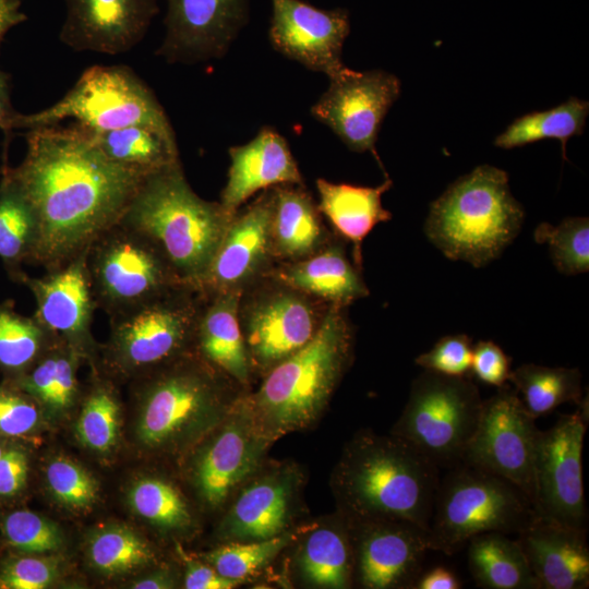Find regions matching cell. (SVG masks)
I'll list each match as a JSON object with an SVG mask.
<instances>
[{
	"mask_svg": "<svg viewBox=\"0 0 589 589\" xmlns=\"http://www.w3.org/2000/svg\"><path fill=\"white\" fill-rule=\"evenodd\" d=\"M524 219L525 211L512 195L508 173L481 165L431 203L424 232L449 260L479 268L503 253L518 236Z\"/></svg>",
	"mask_w": 589,
	"mask_h": 589,
	"instance_id": "cell-5",
	"label": "cell"
},
{
	"mask_svg": "<svg viewBox=\"0 0 589 589\" xmlns=\"http://www.w3.org/2000/svg\"><path fill=\"white\" fill-rule=\"evenodd\" d=\"M269 39L284 56L329 80L348 74L341 60L344 43L350 33L347 10L318 9L302 0H271Z\"/></svg>",
	"mask_w": 589,
	"mask_h": 589,
	"instance_id": "cell-16",
	"label": "cell"
},
{
	"mask_svg": "<svg viewBox=\"0 0 589 589\" xmlns=\"http://www.w3.org/2000/svg\"><path fill=\"white\" fill-rule=\"evenodd\" d=\"M468 565L478 587L485 589H539L516 539L486 532L468 543Z\"/></svg>",
	"mask_w": 589,
	"mask_h": 589,
	"instance_id": "cell-31",
	"label": "cell"
},
{
	"mask_svg": "<svg viewBox=\"0 0 589 589\" xmlns=\"http://www.w3.org/2000/svg\"><path fill=\"white\" fill-rule=\"evenodd\" d=\"M81 358L59 339L28 371L9 381L51 412L61 413L73 405L79 394L76 369Z\"/></svg>",
	"mask_w": 589,
	"mask_h": 589,
	"instance_id": "cell-32",
	"label": "cell"
},
{
	"mask_svg": "<svg viewBox=\"0 0 589 589\" xmlns=\"http://www.w3.org/2000/svg\"><path fill=\"white\" fill-rule=\"evenodd\" d=\"M346 308L329 304L314 337L271 368L245 400L266 438L306 426L326 406L352 357L353 329Z\"/></svg>",
	"mask_w": 589,
	"mask_h": 589,
	"instance_id": "cell-3",
	"label": "cell"
},
{
	"mask_svg": "<svg viewBox=\"0 0 589 589\" xmlns=\"http://www.w3.org/2000/svg\"><path fill=\"white\" fill-rule=\"evenodd\" d=\"M173 586L175 581L169 573L157 572L133 582L131 587L135 589H167Z\"/></svg>",
	"mask_w": 589,
	"mask_h": 589,
	"instance_id": "cell-54",
	"label": "cell"
},
{
	"mask_svg": "<svg viewBox=\"0 0 589 589\" xmlns=\"http://www.w3.org/2000/svg\"><path fill=\"white\" fill-rule=\"evenodd\" d=\"M182 557L185 558L184 587L187 589H230L240 584L223 577L213 567L190 560L184 554Z\"/></svg>",
	"mask_w": 589,
	"mask_h": 589,
	"instance_id": "cell-50",
	"label": "cell"
},
{
	"mask_svg": "<svg viewBox=\"0 0 589 589\" xmlns=\"http://www.w3.org/2000/svg\"><path fill=\"white\" fill-rule=\"evenodd\" d=\"M65 119H74L75 124L96 132L133 124L173 131L153 91L125 65L88 68L52 106L22 113L20 129L56 125Z\"/></svg>",
	"mask_w": 589,
	"mask_h": 589,
	"instance_id": "cell-9",
	"label": "cell"
},
{
	"mask_svg": "<svg viewBox=\"0 0 589 589\" xmlns=\"http://www.w3.org/2000/svg\"><path fill=\"white\" fill-rule=\"evenodd\" d=\"M265 276L327 304L347 306L369 294L360 269L351 264L338 241L329 240L302 260L279 262Z\"/></svg>",
	"mask_w": 589,
	"mask_h": 589,
	"instance_id": "cell-25",
	"label": "cell"
},
{
	"mask_svg": "<svg viewBox=\"0 0 589 589\" xmlns=\"http://www.w3.org/2000/svg\"><path fill=\"white\" fill-rule=\"evenodd\" d=\"M540 430L514 388L505 384L483 400L461 464L505 478L533 498V465ZM533 505V504H532Z\"/></svg>",
	"mask_w": 589,
	"mask_h": 589,
	"instance_id": "cell-14",
	"label": "cell"
},
{
	"mask_svg": "<svg viewBox=\"0 0 589 589\" xmlns=\"http://www.w3.org/2000/svg\"><path fill=\"white\" fill-rule=\"evenodd\" d=\"M21 117L11 104L9 75L0 70V129L7 139L14 129H20Z\"/></svg>",
	"mask_w": 589,
	"mask_h": 589,
	"instance_id": "cell-51",
	"label": "cell"
},
{
	"mask_svg": "<svg viewBox=\"0 0 589 589\" xmlns=\"http://www.w3.org/2000/svg\"><path fill=\"white\" fill-rule=\"evenodd\" d=\"M472 347L471 338L465 334L444 336L429 351L419 354L414 362L440 374L469 376Z\"/></svg>",
	"mask_w": 589,
	"mask_h": 589,
	"instance_id": "cell-46",
	"label": "cell"
},
{
	"mask_svg": "<svg viewBox=\"0 0 589 589\" xmlns=\"http://www.w3.org/2000/svg\"><path fill=\"white\" fill-rule=\"evenodd\" d=\"M588 113V100L569 97L554 108L517 118L495 137L494 145L510 149L540 140L555 139L561 142L563 159L567 160L566 144L570 137L582 134Z\"/></svg>",
	"mask_w": 589,
	"mask_h": 589,
	"instance_id": "cell-35",
	"label": "cell"
},
{
	"mask_svg": "<svg viewBox=\"0 0 589 589\" xmlns=\"http://www.w3.org/2000/svg\"><path fill=\"white\" fill-rule=\"evenodd\" d=\"M440 468L404 440L363 434L349 446L338 484L354 519H396L429 532Z\"/></svg>",
	"mask_w": 589,
	"mask_h": 589,
	"instance_id": "cell-4",
	"label": "cell"
},
{
	"mask_svg": "<svg viewBox=\"0 0 589 589\" xmlns=\"http://www.w3.org/2000/svg\"><path fill=\"white\" fill-rule=\"evenodd\" d=\"M232 217L192 190L179 161L145 177L119 221L153 241L197 289Z\"/></svg>",
	"mask_w": 589,
	"mask_h": 589,
	"instance_id": "cell-2",
	"label": "cell"
},
{
	"mask_svg": "<svg viewBox=\"0 0 589 589\" xmlns=\"http://www.w3.org/2000/svg\"><path fill=\"white\" fill-rule=\"evenodd\" d=\"M292 533L251 542H232L205 555V560L223 577L241 582L271 562L291 540Z\"/></svg>",
	"mask_w": 589,
	"mask_h": 589,
	"instance_id": "cell-42",
	"label": "cell"
},
{
	"mask_svg": "<svg viewBox=\"0 0 589 589\" xmlns=\"http://www.w3.org/2000/svg\"><path fill=\"white\" fill-rule=\"evenodd\" d=\"M1 532L5 543L23 554L57 552L63 544L61 531L52 521L27 509L9 513Z\"/></svg>",
	"mask_w": 589,
	"mask_h": 589,
	"instance_id": "cell-43",
	"label": "cell"
},
{
	"mask_svg": "<svg viewBox=\"0 0 589 589\" xmlns=\"http://www.w3.org/2000/svg\"><path fill=\"white\" fill-rule=\"evenodd\" d=\"M87 251L63 267L39 278L25 276L22 284L36 301L34 316L58 339L77 351L82 358L95 350L92 323L96 305L88 272Z\"/></svg>",
	"mask_w": 589,
	"mask_h": 589,
	"instance_id": "cell-20",
	"label": "cell"
},
{
	"mask_svg": "<svg viewBox=\"0 0 589 589\" xmlns=\"http://www.w3.org/2000/svg\"><path fill=\"white\" fill-rule=\"evenodd\" d=\"M561 414L538 436L533 465L532 504L538 518L587 530L582 482V447L587 428V405Z\"/></svg>",
	"mask_w": 589,
	"mask_h": 589,
	"instance_id": "cell-13",
	"label": "cell"
},
{
	"mask_svg": "<svg viewBox=\"0 0 589 589\" xmlns=\"http://www.w3.org/2000/svg\"><path fill=\"white\" fill-rule=\"evenodd\" d=\"M87 558L105 575L137 570L155 560L148 543L132 529L113 525L96 531L87 543Z\"/></svg>",
	"mask_w": 589,
	"mask_h": 589,
	"instance_id": "cell-38",
	"label": "cell"
},
{
	"mask_svg": "<svg viewBox=\"0 0 589 589\" xmlns=\"http://www.w3.org/2000/svg\"><path fill=\"white\" fill-rule=\"evenodd\" d=\"M4 448H5V446L0 442V456L3 453Z\"/></svg>",
	"mask_w": 589,
	"mask_h": 589,
	"instance_id": "cell-55",
	"label": "cell"
},
{
	"mask_svg": "<svg viewBox=\"0 0 589 589\" xmlns=\"http://www.w3.org/2000/svg\"><path fill=\"white\" fill-rule=\"evenodd\" d=\"M508 382L534 419L566 402L579 405L582 399L581 373L577 368L525 363L510 371Z\"/></svg>",
	"mask_w": 589,
	"mask_h": 589,
	"instance_id": "cell-34",
	"label": "cell"
},
{
	"mask_svg": "<svg viewBox=\"0 0 589 589\" xmlns=\"http://www.w3.org/2000/svg\"><path fill=\"white\" fill-rule=\"evenodd\" d=\"M120 432V405L112 387L97 381L86 396L75 425L79 441L87 448L109 452Z\"/></svg>",
	"mask_w": 589,
	"mask_h": 589,
	"instance_id": "cell-39",
	"label": "cell"
},
{
	"mask_svg": "<svg viewBox=\"0 0 589 589\" xmlns=\"http://www.w3.org/2000/svg\"><path fill=\"white\" fill-rule=\"evenodd\" d=\"M86 267L96 309L108 316L187 285L153 241L120 221L89 245Z\"/></svg>",
	"mask_w": 589,
	"mask_h": 589,
	"instance_id": "cell-10",
	"label": "cell"
},
{
	"mask_svg": "<svg viewBox=\"0 0 589 589\" xmlns=\"http://www.w3.org/2000/svg\"><path fill=\"white\" fill-rule=\"evenodd\" d=\"M587 530L537 518L517 534L539 589L589 587Z\"/></svg>",
	"mask_w": 589,
	"mask_h": 589,
	"instance_id": "cell-23",
	"label": "cell"
},
{
	"mask_svg": "<svg viewBox=\"0 0 589 589\" xmlns=\"http://www.w3.org/2000/svg\"><path fill=\"white\" fill-rule=\"evenodd\" d=\"M228 180L220 195L224 209L233 216L260 190L279 184L303 185V179L287 141L264 127L244 145L229 149Z\"/></svg>",
	"mask_w": 589,
	"mask_h": 589,
	"instance_id": "cell-24",
	"label": "cell"
},
{
	"mask_svg": "<svg viewBox=\"0 0 589 589\" xmlns=\"http://www.w3.org/2000/svg\"><path fill=\"white\" fill-rule=\"evenodd\" d=\"M393 185L386 176L377 187H360L316 180L318 209L335 230L353 245L354 265L361 271V244L373 228L392 219V213L382 205V195Z\"/></svg>",
	"mask_w": 589,
	"mask_h": 589,
	"instance_id": "cell-28",
	"label": "cell"
},
{
	"mask_svg": "<svg viewBox=\"0 0 589 589\" xmlns=\"http://www.w3.org/2000/svg\"><path fill=\"white\" fill-rule=\"evenodd\" d=\"M23 161L1 172L23 192L36 216L32 264L63 267L117 224L142 178L109 160L77 124L28 130Z\"/></svg>",
	"mask_w": 589,
	"mask_h": 589,
	"instance_id": "cell-1",
	"label": "cell"
},
{
	"mask_svg": "<svg viewBox=\"0 0 589 589\" xmlns=\"http://www.w3.org/2000/svg\"><path fill=\"white\" fill-rule=\"evenodd\" d=\"M357 577L368 589L410 588L422 573L429 532L405 520L354 519Z\"/></svg>",
	"mask_w": 589,
	"mask_h": 589,
	"instance_id": "cell-19",
	"label": "cell"
},
{
	"mask_svg": "<svg viewBox=\"0 0 589 589\" xmlns=\"http://www.w3.org/2000/svg\"><path fill=\"white\" fill-rule=\"evenodd\" d=\"M482 404L479 388L469 376L424 370L411 383L408 401L393 428V435L410 444L440 469H450L462 461Z\"/></svg>",
	"mask_w": 589,
	"mask_h": 589,
	"instance_id": "cell-8",
	"label": "cell"
},
{
	"mask_svg": "<svg viewBox=\"0 0 589 589\" xmlns=\"http://www.w3.org/2000/svg\"><path fill=\"white\" fill-rule=\"evenodd\" d=\"M60 40L75 51L125 52L147 33L157 0H63Z\"/></svg>",
	"mask_w": 589,
	"mask_h": 589,
	"instance_id": "cell-21",
	"label": "cell"
},
{
	"mask_svg": "<svg viewBox=\"0 0 589 589\" xmlns=\"http://www.w3.org/2000/svg\"><path fill=\"white\" fill-rule=\"evenodd\" d=\"M534 240L548 244L556 269L567 276L589 269V219L566 217L558 225L541 223L534 230Z\"/></svg>",
	"mask_w": 589,
	"mask_h": 589,
	"instance_id": "cell-41",
	"label": "cell"
},
{
	"mask_svg": "<svg viewBox=\"0 0 589 589\" xmlns=\"http://www.w3.org/2000/svg\"><path fill=\"white\" fill-rule=\"evenodd\" d=\"M241 294V291H227L205 298L195 349L204 361L245 384L251 365L238 316Z\"/></svg>",
	"mask_w": 589,
	"mask_h": 589,
	"instance_id": "cell-27",
	"label": "cell"
},
{
	"mask_svg": "<svg viewBox=\"0 0 589 589\" xmlns=\"http://www.w3.org/2000/svg\"><path fill=\"white\" fill-rule=\"evenodd\" d=\"M271 188L238 209L197 290L205 297L241 291L263 278L274 265L269 242Z\"/></svg>",
	"mask_w": 589,
	"mask_h": 589,
	"instance_id": "cell-17",
	"label": "cell"
},
{
	"mask_svg": "<svg viewBox=\"0 0 589 589\" xmlns=\"http://www.w3.org/2000/svg\"><path fill=\"white\" fill-rule=\"evenodd\" d=\"M291 484L286 477L271 476L245 488L224 521L231 539L263 540L284 530L289 516Z\"/></svg>",
	"mask_w": 589,
	"mask_h": 589,
	"instance_id": "cell-30",
	"label": "cell"
},
{
	"mask_svg": "<svg viewBox=\"0 0 589 589\" xmlns=\"http://www.w3.org/2000/svg\"><path fill=\"white\" fill-rule=\"evenodd\" d=\"M59 569L53 557L11 556L0 565V589H44L57 579Z\"/></svg>",
	"mask_w": 589,
	"mask_h": 589,
	"instance_id": "cell-45",
	"label": "cell"
},
{
	"mask_svg": "<svg viewBox=\"0 0 589 589\" xmlns=\"http://www.w3.org/2000/svg\"><path fill=\"white\" fill-rule=\"evenodd\" d=\"M205 297L176 286L136 306L109 316L106 362L116 373L135 375L176 361L191 347Z\"/></svg>",
	"mask_w": 589,
	"mask_h": 589,
	"instance_id": "cell-7",
	"label": "cell"
},
{
	"mask_svg": "<svg viewBox=\"0 0 589 589\" xmlns=\"http://www.w3.org/2000/svg\"><path fill=\"white\" fill-rule=\"evenodd\" d=\"M229 417L203 449L194 471L199 493L212 507L220 505L255 469L269 442L245 400L239 401Z\"/></svg>",
	"mask_w": 589,
	"mask_h": 589,
	"instance_id": "cell-22",
	"label": "cell"
},
{
	"mask_svg": "<svg viewBox=\"0 0 589 589\" xmlns=\"http://www.w3.org/2000/svg\"><path fill=\"white\" fill-rule=\"evenodd\" d=\"M128 500L140 517L164 529H183L191 514L180 492L169 482L145 477L130 488Z\"/></svg>",
	"mask_w": 589,
	"mask_h": 589,
	"instance_id": "cell-40",
	"label": "cell"
},
{
	"mask_svg": "<svg viewBox=\"0 0 589 589\" xmlns=\"http://www.w3.org/2000/svg\"><path fill=\"white\" fill-rule=\"evenodd\" d=\"M58 340L34 315L20 314L13 300L0 302V369L11 378L28 371Z\"/></svg>",
	"mask_w": 589,
	"mask_h": 589,
	"instance_id": "cell-36",
	"label": "cell"
},
{
	"mask_svg": "<svg viewBox=\"0 0 589 589\" xmlns=\"http://www.w3.org/2000/svg\"><path fill=\"white\" fill-rule=\"evenodd\" d=\"M329 82L312 106V116L330 128L349 149L371 152L381 164L375 143L387 111L400 95L399 79L383 70H351Z\"/></svg>",
	"mask_w": 589,
	"mask_h": 589,
	"instance_id": "cell-15",
	"label": "cell"
},
{
	"mask_svg": "<svg viewBox=\"0 0 589 589\" xmlns=\"http://www.w3.org/2000/svg\"><path fill=\"white\" fill-rule=\"evenodd\" d=\"M84 131L109 160L142 179L180 161L173 131L147 124Z\"/></svg>",
	"mask_w": 589,
	"mask_h": 589,
	"instance_id": "cell-29",
	"label": "cell"
},
{
	"mask_svg": "<svg viewBox=\"0 0 589 589\" xmlns=\"http://www.w3.org/2000/svg\"><path fill=\"white\" fill-rule=\"evenodd\" d=\"M27 16L21 11L20 0H0V44L12 27L25 22Z\"/></svg>",
	"mask_w": 589,
	"mask_h": 589,
	"instance_id": "cell-53",
	"label": "cell"
},
{
	"mask_svg": "<svg viewBox=\"0 0 589 589\" xmlns=\"http://www.w3.org/2000/svg\"><path fill=\"white\" fill-rule=\"evenodd\" d=\"M148 381L141 394L136 434L146 447L173 443L219 417L223 392L203 365L179 360Z\"/></svg>",
	"mask_w": 589,
	"mask_h": 589,
	"instance_id": "cell-12",
	"label": "cell"
},
{
	"mask_svg": "<svg viewBox=\"0 0 589 589\" xmlns=\"http://www.w3.org/2000/svg\"><path fill=\"white\" fill-rule=\"evenodd\" d=\"M45 476L52 496L68 508L83 510L97 500L96 480L81 465L67 457L50 460Z\"/></svg>",
	"mask_w": 589,
	"mask_h": 589,
	"instance_id": "cell-44",
	"label": "cell"
},
{
	"mask_svg": "<svg viewBox=\"0 0 589 589\" xmlns=\"http://www.w3.org/2000/svg\"><path fill=\"white\" fill-rule=\"evenodd\" d=\"M317 301L268 276L243 290L238 316L250 365L269 370L305 346L329 305Z\"/></svg>",
	"mask_w": 589,
	"mask_h": 589,
	"instance_id": "cell-11",
	"label": "cell"
},
{
	"mask_svg": "<svg viewBox=\"0 0 589 589\" xmlns=\"http://www.w3.org/2000/svg\"><path fill=\"white\" fill-rule=\"evenodd\" d=\"M510 358L491 340L478 341L472 347L470 373L481 383L501 387L508 382Z\"/></svg>",
	"mask_w": 589,
	"mask_h": 589,
	"instance_id": "cell-48",
	"label": "cell"
},
{
	"mask_svg": "<svg viewBox=\"0 0 589 589\" xmlns=\"http://www.w3.org/2000/svg\"><path fill=\"white\" fill-rule=\"evenodd\" d=\"M40 412L35 400L8 381L0 385V435L19 437L34 431Z\"/></svg>",
	"mask_w": 589,
	"mask_h": 589,
	"instance_id": "cell-47",
	"label": "cell"
},
{
	"mask_svg": "<svg viewBox=\"0 0 589 589\" xmlns=\"http://www.w3.org/2000/svg\"><path fill=\"white\" fill-rule=\"evenodd\" d=\"M271 194L269 242L275 262L302 260L329 241L318 206L303 185H275Z\"/></svg>",
	"mask_w": 589,
	"mask_h": 589,
	"instance_id": "cell-26",
	"label": "cell"
},
{
	"mask_svg": "<svg viewBox=\"0 0 589 589\" xmlns=\"http://www.w3.org/2000/svg\"><path fill=\"white\" fill-rule=\"evenodd\" d=\"M299 563L310 582L323 588H347L354 568L351 539L341 528L316 529L308 536Z\"/></svg>",
	"mask_w": 589,
	"mask_h": 589,
	"instance_id": "cell-37",
	"label": "cell"
},
{
	"mask_svg": "<svg viewBox=\"0 0 589 589\" xmlns=\"http://www.w3.org/2000/svg\"><path fill=\"white\" fill-rule=\"evenodd\" d=\"M28 457L20 447H5L0 456V498H12L25 488Z\"/></svg>",
	"mask_w": 589,
	"mask_h": 589,
	"instance_id": "cell-49",
	"label": "cell"
},
{
	"mask_svg": "<svg viewBox=\"0 0 589 589\" xmlns=\"http://www.w3.org/2000/svg\"><path fill=\"white\" fill-rule=\"evenodd\" d=\"M166 1V34L157 55L170 63L224 56L249 19L248 0Z\"/></svg>",
	"mask_w": 589,
	"mask_h": 589,
	"instance_id": "cell-18",
	"label": "cell"
},
{
	"mask_svg": "<svg viewBox=\"0 0 589 589\" xmlns=\"http://www.w3.org/2000/svg\"><path fill=\"white\" fill-rule=\"evenodd\" d=\"M447 470L434 500L430 550L453 555L478 534L517 536L538 518L531 500L509 480L466 464Z\"/></svg>",
	"mask_w": 589,
	"mask_h": 589,
	"instance_id": "cell-6",
	"label": "cell"
},
{
	"mask_svg": "<svg viewBox=\"0 0 589 589\" xmlns=\"http://www.w3.org/2000/svg\"><path fill=\"white\" fill-rule=\"evenodd\" d=\"M461 584L457 576L443 566H436L421 573L412 589H459Z\"/></svg>",
	"mask_w": 589,
	"mask_h": 589,
	"instance_id": "cell-52",
	"label": "cell"
},
{
	"mask_svg": "<svg viewBox=\"0 0 589 589\" xmlns=\"http://www.w3.org/2000/svg\"><path fill=\"white\" fill-rule=\"evenodd\" d=\"M0 180V259L9 277L22 284L27 275L22 265L32 264L37 242V220L33 207L5 173Z\"/></svg>",
	"mask_w": 589,
	"mask_h": 589,
	"instance_id": "cell-33",
	"label": "cell"
}]
</instances>
